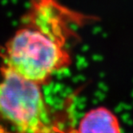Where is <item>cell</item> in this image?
<instances>
[{
	"label": "cell",
	"instance_id": "cell-2",
	"mask_svg": "<svg viewBox=\"0 0 133 133\" xmlns=\"http://www.w3.org/2000/svg\"><path fill=\"white\" fill-rule=\"evenodd\" d=\"M40 86L1 66L0 116L21 133L54 131L51 114Z\"/></svg>",
	"mask_w": 133,
	"mask_h": 133
},
{
	"label": "cell",
	"instance_id": "cell-1",
	"mask_svg": "<svg viewBox=\"0 0 133 133\" xmlns=\"http://www.w3.org/2000/svg\"><path fill=\"white\" fill-rule=\"evenodd\" d=\"M87 17L57 0H32L23 23L4 45L3 66L40 85L71 64L68 43Z\"/></svg>",
	"mask_w": 133,
	"mask_h": 133
},
{
	"label": "cell",
	"instance_id": "cell-3",
	"mask_svg": "<svg viewBox=\"0 0 133 133\" xmlns=\"http://www.w3.org/2000/svg\"><path fill=\"white\" fill-rule=\"evenodd\" d=\"M77 133H121V129L115 114L106 108L99 107L85 114Z\"/></svg>",
	"mask_w": 133,
	"mask_h": 133
}]
</instances>
